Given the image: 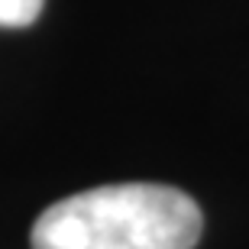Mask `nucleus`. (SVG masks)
<instances>
[{
	"mask_svg": "<svg viewBox=\"0 0 249 249\" xmlns=\"http://www.w3.org/2000/svg\"><path fill=\"white\" fill-rule=\"evenodd\" d=\"M201 207L168 185L129 181L62 197L39 213L33 249H194Z\"/></svg>",
	"mask_w": 249,
	"mask_h": 249,
	"instance_id": "f257e3e1",
	"label": "nucleus"
},
{
	"mask_svg": "<svg viewBox=\"0 0 249 249\" xmlns=\"http://www.w3.org/2000/svg\"><path fill=\"white\" fill-rule=\"evenodd\" d=\"M42 7H46V0H0V26L3 29L33 26Z\"/></svg>",
	"mask_w": 249,
	"mask_h": 249,
	"instance_id": "f03ea898",
	"label": "nucleus"
}]
</instances>
